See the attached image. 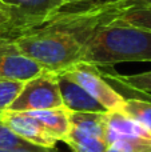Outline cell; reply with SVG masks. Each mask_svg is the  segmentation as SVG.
Segmentation results:
<instances>
[{"label": "cell", "mask_w": 151, "mask_h": 152, "mask_svg": "<svg viewBox=\"0 0 151 152\" xmlns=\"http://www.w3.org/2000/svg\"><path fill=\"white\" fill-rule=\"evenodd\" d=\"M133 0L94 1L83 10L63 12L36 28L11 39L19 53L36 61L43 69L62 72L82 61V55L95 31L112 21Z\"/></svg>", "instance_id": "obj_1"}, {"label": "cell", "mask_w": 151, "mask_h": 152, "mask_svg": "<svg viewBox=\"0 0 151 152\" xmlns=\"http://www.w3.org/2000/svg\"><path fill=\"white\" fill-rule=\"evenodd\" d=\"M82 61L95 67L125 61H151V31L112 20L88 40Z\"/></svg>", "instance_id": "obj_2"}, {"label": "cell", "mask_w": 151, "mask_h": 152, "mask_svg": "<svg viewBox=\"0 0 151 152\" xmlns=\"http://www.w3.org/2000/svg\"><path fill=\"white\" fill-rule=\"evenodd\" d=\"M56 72L42 71L39 75L24 81L19 95L8 110L16 112L52 110L63 107Z\"/></svg>", "instance_id": "obj_3"}, {"label": "cell", "mask_w": 151, "mask_h": 152, "mask_svg": "<svg viewBox=\"0 0 151 152\" xmlns=\"http://www.w3.org/2000/svg\"><path fill=\"white\" fill-rule=\"evenodd\" d=\"M11 12L7 39L43 26L55 18L64 7L63 0H3Z\"/></svg>", "instance_id": "obj_4"}, {"label": "cell", "mask_w": 151, "mask_h": 152, "mask_svg": "<svg viewBox=\"0 0 151 152\" xmlns=\"http://www.w3.org/2000/svg\"><path fill=\"white\" fill-rule=\"evenodd\" d=\"M67 77L78 83L88 92L107 112L120 111L125 104V96L117 92L98 71V67L79 61L72 67L62 71Z\"/></svg>", "instance_id": "obj_5"}, {"label": "cell", "mask_w": 151, "mask_h": 152, "mask_svg": "<svg viewBox=\"0 0 151 152\" xmlns=\"http://www.w3.org/2000/svg\"><path fill=\"white\" fill-rule=\"evenodd\" d=\"M0 120L10 129H12L16 135H19L28 143L34 144L35 147L55 150L56 143L59 142L54 136H51L27 112H16V111L7 110L0 115Z\"/></svg>", "instance_id": "obj_6"}, {"label": "cell", "mask_w": 151, "mask_h": 152, "mask_svg": "<svg viewBox=\"0 0 151 152\" xmlns=\"http://www.w3.org/2000/svg\"><path fill=\"white\" fill-rule=\"evenodd\" d=\"M151 140V134L138 121L126 116L120 111L106 112V131L104 142L107 145L115 144L118 142H130V140Z\"/></svg>", "instance_id": "obj_7"}, {"label": "cell", "mask_w": 151, "mask_h": 152, "mask_svg": "<svg viewBox=\"0 0 151 152\" xmlns=\"http://www.w3.org/2000/svg\"><path fill=\"white\" fill-rule=\"evenodd\" d=\"M44 69L15 48L0 51V80L27 81Z\"/></svg>", "instance_id": "obj_8"}, {"label": "cell", "mask_w": 151, "mask_h": 152, "mask_svg": "<svg viewBox=\"0 0 151 152\" xmlns=\"http://www.w3.org/2000/svg\"><path fill=\"white\" fill-rule=\"evenodd\" d=\"M62 100L64 107L75 112H107L86 89L67 77L63 72H56Z\"/></svg>", "instance_id": "obj_9"}, {"label": "cell", "mask_w": 151, "mask_h": 152, "mask_svg": "<svg viewBox=\"0 0 151 152\" xmlns=\"http://www.w3.org/2000/svg\"><path fill=\"white\" fill-rule=\"evenodd\" d=\"M70 112L71 111L63 105L52 110L31 111L27 113L34 118L51 136L63 142L70 132Z\"/></svg>", "instance_id": "obj_10"}, {"label": "cell", "mask_w": 151, "mask_h": 152, "mask_svg": "<svg viewBox=\"0 0 151 152\" xmlns=\"http://www.w3.org/2000/svg\"><path fill=\"white\" fill-rule=\"evenodd\" d=\"M106 112H70V132L76 136L104 139Z\"/></svg>", "instance_id": "obj_11"}, {"label": "cell", "mask_w": 151, "mask_h": 152, "mask_svg": "<svg viewBox=\"0 0 151 152\" xmlns=\"http://www.w3.org/2000/svg\"><path fill=\"white\" fill-rule=\"evenodd\" d=\"M114 20L118 23L128 24V26H134L138 27V28L151 31V5L138 4V3L134 1L126 10L118 13V16Z\"/></svg>", "instance_id": "obj_12"}, {"label": "cell", "mask_w": 151, "mask_h": 152, "mask_svg": "<svg viewBox=\"0 0 151 152\" xmlns=\"http://www.w3.org/2000/svg\"><path fill=\"white\" fill-rule=\"evenodd\" d=\"M120 112L142 124L151 134V100L125 97V104Z\"/></svg>", "instance_id": "obj_13"}, {"label": "cell", "mask_w": 151, "mask_h": 152, "mask_svg": "<svg viewBox=\"0 0 151 152\" xmlns=\"http://www.w3.org/2000/svg\"><path fill=\"white\" fill-rule=\"evenodd\" d=\"M63 142L71 148L72 152H104L108 147L104 139L76 136L71 134L67 135Z\"/></svg>", "instance_id": "obj_14"}, {"label": "cell", "mask_w": 151, "mask_h": 152, "mask_svg": "<svg viewBox=\"0 0 151 152\" xmlns=\"http://www.w3.org/2000/svg\"><path fill=\"white\" fill-rule=\"evenodd\" d=\"M0 150L8 151H36L39 147L28 143L16 135L12 129H10L1 120H0Z\"/></svg>", "instance_id": "obj_15"}, {"label": "cell", "mask_w": 151, "mask_h": 152, "mask_svg": "<svg viewBox=\"0 0 151 152\" xmlns=\"http://www.w3.org/2000/svg\"><path fill=\"white\" fill-rule=\"evenodd\" d=\"M114 80L122 86L128 87L131 89L139 91L142 94H151V71L142 72V74L130 75V76H111Z\"/></svg>", "instance_id": "obj_16"}, {"label": "cell", "mask_w": 151, "mask_h": 152, "mask_svg": "<svg viewBox=\"0 0 151 152\" xmlns=\"http://www.w3.org/2000/svg\"><path fill=\"white\" fill-rule=\"evenodd\" d=\"M24 81L0 80V115L10 108L12 102L19 95Z\"/></svg>", "instance_id": "obj_17"}, {"label": "cell", "mask_w": 151, "mask_h": 152, "mask_svg": "<svg viewBox=\"0 0 151 152\" xmlns=\"http://www.w3.org/2000/svg\"><path fill=\"white\" fill-rule=\"evenodd\" d=\"M104 152H151V140H130V142H118L107 147Z\"/></svg>", "instance_id": "obj_18"}, {"label": "cell", "mask_w": 151, "mask_h": 152, "mask_svg": "<svg viewBox=\"0 0 151 152\" xmlns=\"http://www.w3.org/2000/svg\"><path fill=\"white\" fill-rule=\"evenodd\" d=\"M11 21V12L8 5L3 0H0V39H7V31Z\"/></svg>", "instance_id": "obj_19"}, {"label": "cell", "mask_w": 151, "mask_h": 152, "mask_svg": "<svg viewBox=\"0 0 151 152\" xmlns=\"http://www.w3.org/2000/svg\"><path fill=\"white\" fill-rule=\"evenodd\" d=\"M66 5H74V4H87V3H94L96 0H63Z\"/></svg>", "instance_id": "obj_20"}, {"label": "cell", "mask_w": 151, "mask_h": 152, "mask_svg": "<svg viewBox=\"0 0 151 152\" xmlns=\"http://www.w3.org/2000/svg\"><path fill=\"white\" fill-rule=\"evenodd\" d=\"M11 48H13V45H12V43H11V40L0 39V51L11 50Z\"/></svg>", "instance_id": "obj_21"}, {"label": "cell", "mask_w": 151, "mask_h": 152, "mask_svg": "<svg viewBox=\"0 0 151 152\" xmlns=\"http://www.w3.org/2000/svg\"><path fill=\"white\" fill-rule=\"evenodd\" d=\"M0 152H58L56 150H47V148H39L36 151H8V150H0Z\"/></svg>", "instance_id": "obj_22"}, {"label": "cell", "mask_w": 151, "mask_h": 152, "mask_svg": "<svg viewBox=\"0 0 151 152\" xmlns=\"http://www.w3.org/2000/svg\"><path fill=\"white\" fill-rule=\"evenodd\" d=\"M133 1L138 3V4H147V5H151V0H133Z\"/></svg>", "instance_id": "obj_23"}, {"label": "cell", "mask_w": 151, "mask_h": 152, "mask_svg": "<svg viewBox=\"0 0 151 152\" xmlns=\"http://www.w3.org/2000/svg\"><path fill=\"white\" fill-rule=\"evenodd\" d=\"M96 1H111V0H96Z\"/></svg>", "instance_id": "obj_24"}]
</instances>
